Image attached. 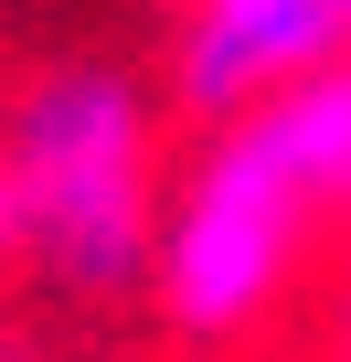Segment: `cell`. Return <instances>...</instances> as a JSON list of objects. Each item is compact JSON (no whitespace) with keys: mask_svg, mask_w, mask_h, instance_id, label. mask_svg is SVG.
<instances>
[{"mask_svg":"<svg viewBox=\"0 0 351 362\" xmlns=\"http://www.w3.org/2000/svg\"><path fill=\"white\" fill-rule=\"evenodd\" d=\"M319 362H351V267H340V288H330V341H319Z\"/></svg>","mask_w":351,"mask_h":362,"instance_id":"obj_4","label":"cell"},{"mask_svg":"<svg viewBox=\"0 0 351 362\" xmlns=\"http://www.w3.org/2000/svg\"><path fill=\"white\" fill-rule=\"evenodd\" d=\"M0 181H11V256L54 298H138L160 245V96L107 64H43L0 107Z\"/></svg>","mask_w":351,"mask_h":362,"instance_id":"obj_2","label":"cell"},{"mask_svg":"<svg viewBox=\"0 0 351 362\" xmlns=\"http://www.w3.org/2000/svg\"><path fill=\"white\" fill-rule=\"evenodd\" d=\"M330 224H351V54L245 96L234 117H203L182 181H160V245L138 298L170 341L234 351L309 277Z\"/></svg>","mask_w":351,"mask_h":362,"instance_id":"obj_1","label":"cell"},{"mask_svg":"<svg viewBox=\"0 0 351 362\" xmlns=\"http://www.w3.org/2000/svg\"><path fill=\"white\" fill-rule=\"evenodd\" d=\"M0 256H11V181H0Z\"/></svg>","mask_w":351,"mask_h":362,"instance_id":"obj_5","label":"cell"},{"mask_svg":"<svg viewBox=\"0 0 351 362\" xmlns=\"http://www.w3.org/2000/svg\"><path fill=\"white\" fill-rule=\"evenodd\" d=\"M351 54V0H182L170 96L192 117H234L245 96Z\"/></svg>","mask_w":351,"mask_h":362,"instance_id":"obj_3","label":"cell"}]
</instances>
